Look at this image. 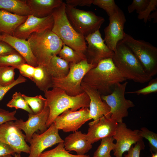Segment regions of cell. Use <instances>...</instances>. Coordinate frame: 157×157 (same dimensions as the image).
Here are the masks:
<instances>
[{
  "mask_svg": "<svg viewBox=\"0 0 157 157\" xmlns=\"http://www.w3.org/2000/svg\"><path fill=\"white\" fill-rule=\"evenodd\" d=\"M126 80L109 58L100 61L95 67L89 70L82 82L100 93L108 95L113 91L115 85Z\"/></svg>",
  "mask_w": 157,
  "mask_h": 157,
  "instance_id": "cell-1",
  "label": "cell"
},
{
  "mask_svg": "<svg viewBox=\"0 0 157 157\" xmlns=\"http://www.w3.org/2000/svg\"><path fill=\"white\" fill-rule=\"evenodd\" d=\"M46 99V105L49 109V115L46 123L48 128L56 118L67 110L76 111L82 108L89 107L90 100L85 92L76 96L67 94L63 90L58 88L44 91Z\"/></svg>",
  "mask_w": 157,
  "mask_h": 157,
  "instance_id": "cell-2",
  "label": "cell"
},
{
  "mask_svg": "<svg viewBox=\"0 0 157 157\" xmlns=\"http://www.w3.org/2000/svg\"><path fill=\"white\" fill-rule=\"evenodd\" d=\"M112 58L117 69L126 79L142 83L151 78L131 49L122 40L117 43Z\"/></svg>",
  "mask_w": 157,
  "mask_h": 157,
  "instance_id": "cell-3",
  "label": "cell"
},
{
  "mask_svg": "<svg viewBox=\"0 0 157 157\" xmlns=\"http://www.w3.org/2000/svg\"><path fill=\"white\" fill-rule=\"evenodd\" d=\"M66 5L63 2L53 10L52 14L54 23L51 31L64 44L85 54L87 47L85 37L77 32L71 24L66 15Z\"/></svg>",
  "mask_w": 157,
  "mask_h": 157,
  "instance_id": "cell-4",
  "label": "cell"
},
{
  "mask_svg": "<svg viewBox=\"0 0 157 157\" xmlns=\"http://www.w3.org/2000/svg\"><path fill=\"white\" fill-rule=\"evenodd\" d=\"M27 40L38 65L46 66L51 58L58 54L64 43L51 30L34 33Z\"/></svg>",
  "mask_w": 157,
  "mask_h": 157,
  "instance_id": "cell-5",
  "label": "cell"
},
{
  "mask_svg": "<svg viewBox=\"0 0 157 157\" xmlns=\"http://www.w3.org/2000/svg\"><path fill=\"white\" fill-rule=\"evenodd\" d=\"M97 65L89 63L87 60L77 63H69V71L65 76L61 78L52 77V88H60L71 96L81 94L84 92L81 86L84 77L89 70Z\"/></svg>",
  "mask_w": 157,
  "mask_h": 157,
  "instance_id": "cell-6",
  "label": "cell"
},
{
  "mask_svg": "<svg viewBox=\"0 0 157 157\" xmlns=\"http://www.w3.org/2000/svg\"><path fill=\"white\" fill-rule=\"evenodd\" d=\"M131 49L146 73L152 77L157 73V48L149 42L136 40L126 34L122 40Z\"/></svg>",
  "mask_w": 157,
  "mask_h": 157,
  "instance_id": "cell-7",
  "label": "cell"
},
{
  "mask_svg": "<svg viewBox=\"0 0 157 157\" xmlns=\"http://www.w3.org/2000/svg\"><path fill=\"white\" fill-rule=\"evenodd\" d=\"M65 11L71 25L85 37L99 30L105 21L104 18L96 15L92 11L78 9L66 5Z\"/></svg>",
  "mask_w": 157,
  "mask_h": 157,
  "instance_id": "cell-8",
  "label": "cell"
},
{
  "mask_svg": "<svg viewBox=\"0 0 157 157\" xmlns=\"http://www.w3.org/2000/svg\"><path fill=\"white\" fill-rule=\"evenodd\" d=\"M127 83V81L118 83L114 86L111 93L101 96L102 100L110 108V118L116 120L118 123L122 122L123 118L128 115V109L135 106L132 101L125 98V91Z\"/></svg>",
  "mask_w": 157,
  "mask_h": 157,
  "instance_id": "cell-9",
  "label": "cell"
},
{
  "mask_svg": "<svg viewBox=\"0 0 157 157\" xmlns=\"http://www.w3.org/2000/svg\"><path fill=\"white\" fill-rule=\"evenodd\" d=\"M58 133V130L53 123L44 132L39 134L35 133L29 141L30 152L28 157H38L46 149L63 142Z\"/></svg>",
  "mask_w": 157,
  "mask_h": 157,
  "instance_id": "cell-10",
  "label": "cell"
},
{
  "mask_svg": "<svg viewBox=\"0 0 157 157\" xmlns=\"http://www.w3.org/2000/svg\"><path fill=\"white\" fill-rule=\"evenodd\" d=\"M89 113L88 108H82L76 111L68 109L57 116L53 123L58 130L65 132H74L91 119Z\"/></svg>",
  "mask_w": 157,
  "mask_h": 157,
  "instance_id": "cell-11",
  "label": "cell"
},
{
  "mask_svg": "<svg viewBox=\"0 0 157 157\" xmlns=\"http://www.w3.org/2000/svg\"><path fill=\"white\" fill-rule=\"evenodd\" d=\"M88 43L85 53L88 62L97 65L104 59L112 58L114 52L105 44L99 30L85 37Z\"/></svg>",
  "mask_w": 157,
  "mask_h": 157,
  "instance_id": "cell-12",
  "label": "cell"
},
{
  "mask_svg": "<svg viewBox=\"0 0 157 157\" xmlns=\"http://www.w3.org/2000/svg\"><path fill=\"white\" fill-rule=\"evenodd\" d=\"M13 121L6 122L0 126V141L11 146L16 153L22 152L29 154V146L26 141V136Z\"/></svg>",
  "mask_w": 157,
  "mask_h": 157,
  "instance_id": "cell-13",
  "label": "cell"
},
{
  "mask_svg": "<svg viewBox=\"0 0 157 157\" xmlns=\"http://www.w3.org/2000/svg\"><path fill=\"white\" fill-rule=\"evenodd\" d=\"M109 19V24L104 29V40L108 47L115 52L117 43L123 40L126 34L124 27L126 20L124 13L119 8Z\"/></svg>",
  "mask_w": 157,
  "mask_h": 157,
  "instance_id": "cell-14",
  "label": "cell"
},
{
  "mask_svg": "<svg viewBox=\"0 0 157 157\" xmlns=\"http://www.w3.org/2000/svg\"><path fill=\"white\" fill-rule=\"evenodd\" d=\"M53 23L52 14L43 18L38 17L31 14L28 15L26 21L16 28L13 36L27 40L33 33L51 30Z\"/></svg>",
  "mask_w": 157,
  "mask_h": 157,
  "instance_id": "cell-15",
  "label": "cell"
},
{
  "mask_svg": "<svg viewBox=\"0 0 157 157\" xmlns=\"http://www.w3.org/2000/svg\"><path fill=\"white\" fill-rule=\"evenodd\" d=\"M139 130L128 128L123 122L118 123L115 133L113 136L116 141L113 150L115 157H123V153L128 151L133 144L143 140L139 134Z\"/></svg>",
  "mask_w": 157,
  "mask_h": 157,
  "instance_id": "cell-16",
  "label": "cell"
},
{
  "mask_svg": "<svg viewBox=\"0 0 157 157\" xmlns=\"http://www.w3.org/2000/svg\"><path fill=\"white\" fill-rule=\"evenodd\" d=\"M49 113V107L46 106L43 110L38 114H28V119L26 121L22 119H17L15 124L25 133L26 141L28 142L33 133L39 131L40 133L44 132L47 129L46 123Z\"/></svg>",
  "mask_w": 157,
  "mask_h": 157,
  "instance_id": "cell-17",
  "label": "cell"
},
{
  "mask_svg": "<svg viewBox=\"0 0 157 157\" xmlns=\"http://www.w3.org/2000/svg\"><path fill=\"white\" fill-rule=\"evenodd\" d=\"M118 124L116 120L105 116L90 122L88 124L86 138L92 144L102 138L113 137L115 133Z\"/></svg>",
  "mask_w": 157,
  "mask_h": 157,
  "instance_id": "cell-18",
  "label": "cell"
},
{
  "mask_svg": "<svg viewBox=\"0 0 157 157\" xmlns=\"http://www.w3.org/2000/svg\"><path fill=\"white\" fill-rule=\"evenodd\" d=\"M81 86L90 99L89 116L90 119L96 121L103 116L110 118V108L105 101H102L100 93L82 82Z\"/></svg>",
  "mask_w": 157,
  "mask_h": 157,
  "instance_id": "cell-19",
  "label": "cell"
},
{
  "mask_svg": "<svg viewBox=\"0 0 157 157\" xmlns=\"http://www.w3.org/2000/svg\"><path fill=\"white\" fill-rule=\"evenodd\" d=\"M0 41L4 42L13 47L22 56L27 64L34 67L38 64L32 52L27 40L21 39L8 35H1Z\"/></svg>",
  "mask_w": 157,
  "mask_h": 157,
  "instance_id": "cell-20",
  "label": "cell"
},
{
  "mask_svg": "<svg viewBox=\"0 0 157 157\" xmlns=\"http://www.w3.org/2000/svg\"><path fill=\"white\" fill-rule=\"evenodd\" d=\"M65 149L68 151H74L78 155H84L92 148V144L86 138V134L76 131L65 137L64 140Z\"/></svg>",
  "mask_w": 157,
  "mask_h": 157,
  "instance_id": "cell-21",
  "label": "cell"
},
{
  "mask_svg": "<svg viewBox=\"0 0 157 157\" xmlns=\"http://www.w3.org/2000/svg\"><path fill=\"white\" fill-rule=\"evenodd\" d=\"M27 16H20L4 10H0V35L13 36L16 28L26 21Z\"/></svg>",
  "mask_w": 157,
  "mask_h": 157,
  "instance_id": "cell-22",
  "label": "cell"
},
{
  "mask_svg": "<svg viewBox=\"0 0 157 157\" xmlns=\"http://www.w3.org/2000/svg\"><path fill=\"white\" fill-rule=\"evenodd\" d=\"M63 2L61 0H26L31 14L39 18H43L52 14L56 8Z\"/></svg>",
  "mask_w": 157,
  "mask_h": 157,
  "instance_id": "cell-23",
  "label": "cell"
},
{
  "mask_svg": "<svg viewBox=\"0 0 157 157\" xmlns=\"http://www.w3.org/2000/svg\"><path fill=\"white\" fill-rule=\"evenodd\" d=\"M3 10L20 16L31 14L26 0H0V10Z\"/></svg>",
  "mask_w": 157,
  "mask_h": 157,
  "instance_id": "cell-24",
  "label": "cell"
},
{
  "mask_svg": "<svg viewBox=\"0 0 157 157\" xmlns=\"http://www.w3.org/2000/svg\"><path fill=\"white\" fill-rule=\"evenodd\" d=\"M46 67L51 76L55 78L65 76L69 69V63L57 55L51 58Z\"/></svg>",
  "mask_w": 157,
  "mask_h": 157,
  "instance_id": "cell-25",
  "label": "cell"
},
{
  "mask_svg": "<svg viewBox=\"0 0 157 157\" xmlns=\"http://www.w3.org/2000/svg\"><path fill=\"white\" fill-rule=\"evenodd\" d=\"M32 81L40 90L44 92L53 87L52 77L46 67L43 65H38L35 67Z\"/></svg>",
  "mask_w": 157,
  "mask_h": 157,
  "instance_id": "cell-26",
  "label": "cell"
},
{
  "mask_svg": "<svg viewBox=\"0 0 157 157\" xmlns=\"http://www.w3.org/2000/svg\"><path fill=\"white\" fill-rule=\"evenodd\" d=\"M58 55L69 63H77L87 60L85 54L79 53L64 44Z\"/></svg>",
  "mask_w": 157,
  "mask_h": 157,
  "instance_id": "cell-27",
  "label": "cell"
},
{
  "mask_svg": "<svg viewBox=\"0 0 157 157\" xmlns=\"http://www.w3.org/2000/svg\"><path fill=\"white\" fill-rule=\"evenodd\" d=\"M113 137H106L101 139V143L94 153L93 157H112L110 154L115 147Z\"/></svg>",
  "mask_w": 157,
  "mask_h": 157,
  "instance_id": "cell-28",
  "label": "cell"
},
{
  "mask_svg": "<svg viewBox=\"0 0 157 157\" xmlns=\"http://www.w3.org/2000/svg\"><path fill=\"white\" fill-rule=\"evenodd\" d=\"M38 157H90L87 155H75L70 154L64 148L63 142L58 143L54 148L42 153Z\"/></svg>",
  "mask_w": 157,
  "mask_h": 157,
  "instance_id": "cell-29",
  "label": "cell"
},
{
  "mask_svg": "<svg viewBox=\"0 0 157 157\" xmlns=\"http://www.w3.org/2000/svg\"><path fill=\"white\" fill-rule=\"evenodd\" d=\"M22 97L30 107L34 114L40 113L44 108L46 99L41 95L35 97H30L22 94Z\"/></svg>",
  "mask_w": 157,
  "mask_h": 157,
  "instance_id": "cell-30",
  "label": "cell"
},
{
  "mask_svg": "<svg viewBox=\"0 0 157 157\" xmlns=\"http://www.w3.org/2000/svg\"><path fill=\"white\" fill-rule=\"evenodd\" d=\"M26 63L25 59L17 52L0 56V67L11 66L15 69L17 67Z\"/></svg>",
  "mask_w": 157,
  "mask_h": 157,
  "instance_id": "cell-31",
  "label": "cell"
},
{
  "mask_svg": "<svg viewBox=\"0 0 157 157\" xmlns=\"http://www.w3.org/2000/svg\"><path fill=\"white\" fill-rule=\"evenodd\" d=\"M6 106L9 108L23 109L27 112L29 114H33L20 92H15L13 95L12 99L7 104Z\"/></svg>",
  "mask_w": 157,
  "mask_h": 157,
  "instance_id": "cell-32",
  "label": "cell"
},
{
  "mask_svg": "<svg viewBox=\"0 0 157 157\" xmlns=\"http://www.w3.org/2000/svg\"><path fill=\"white\" fill-rule=\"evenodd\" d=\"M15 69L11 66L0 67V86H9L15 81Z\"/></svg>",
  "mask_w": 157,
  "mask_h": 157,
  "instance_id": "cell-33",
  "label": "cell"
},
{
  "mask_svg": "<svg viewBox=\"0 0 157 157\" xmlns=\"http://www.w3.org/2000/svg\"><path fill=\"white\" fill-rule=\"evenodd\" d=\"M139 134L143 138L148 140L151 151L157 153V134L145 127H142L139 130Z\"/></svg>",
  "mask_w": 157,
  "mask_h": 157,
  "instance_id": "cell-34",
  "label": "cell"
},
{
  "mask_svg": "<svg viewBox=\"0 0 157 157\" xmlns=\"http://www.w3.org/2000/svg\"><path fill=\"white\" fill-rule=\"evenodd\" d=\"M92 4L105 11L109 17L114 14L119 8L114 0H93Z\"/></svg>",
  "mask_w": 157,
  "mask_h": 157,
  "instance_id": "cell-35",
  "label": "cell"
},
{
  "mask_svg": "<svg viewBox=\"0 0 157 157\" xmlns=\"http://www.w3.org/2000/svg\"><path fill=\"white\" fill-rule=\"evenodd\" d=\"M150 0H133L128 6L127 10L129 13L136 10L138 14L143 11L148 5Z\"/></svg>",
  "mask_w": 157,
  "mask_h": 157,
  "instance_id": "cell-36",
  "label": "cell"
},
{
  "mask_svg": "<svg viewBox=\"0 0 157 157\" xmlns=\"http://www.w3.org/2000/svg\"><path fill=\"white\" fill-rule=\"evenodd\" d=\"M157 0H150L148 5L145 10L138 14V18L139 19H143L146 24L148 21V17L152 11L157 10Z\"/></svg>",
  "mask_w": 157,
  "mask_h": 157,
  "instance_id": "cell-37",
  "label": "cell"
},
{
  "mask_svg": "<svg viewBox=\"0 0 157 157\" xmlns=\"http://www.w3.org/2000/svg\"><path fill=\"white\" fill-rule=\"evenodd\" d=\"M157 92V80L156 78L150 82L147 86L140 89L133 91L126 92V93H135L138 95L140 94L147 95Z\"/></svg>",
  "mask_w": 157,
  "mask_h": 157,
  "instance_id": "cell-38",
  "label": "cell"
},
{
  "mask_svg": "<svg viewBox=\"0 0 157 157\" xmlns=\"http://www.w3.org/2000/svg\"><path fill=\"white\" fill-rule=\"evenodd\" d=\"M145 147L143 140L139 141L134 146L133 145L131 147L127 154H125L124 157H140V151L144 149Z\"/></svg>",
  "mask_w": 157,
  "mask_h": 157,
  "instance_id": "cell-39",
  "label": "cell"
},
{
  "mask_svg": "<svg viewBox=\"0 0 157 157\" xmlns=\"http://www.w3.org/2000/svg\"><path fill=\"white\" fill-rule=\"evenodd\" d=\"M35 67L25 63L19 66L15 69L19 70L22 76L27 77L32 81L34 74Z\"/></svg>",
  "mask_w": 157,
  "mask_h": 157,
  "instance_id": "cell-40",
  "label": "cell"
},
{
  "mask_svg": "<svg viewBox=\"0 0 157 157\" xmlns=\"http://www.w3.org/2000/svg\"><path fill=\"white\" fill-rule=\"evenodd\" d=\"M16 113V110L10 112L0 108V126L7 122L17 120V119L15 116Z\"/></svg>",
  "mask_w": 157,
  "mask_h": 157,
  "instance_id": "cell-41",
  "label": "cell"
},
{
  "mask_svg": "<svg viewBox=\"0 0 157 157\" xmlns=\"http://www.w3.org/2000/svg\"><path fill=\"white\" fill-rule=\"evenodd\" d=\"M26 81V79L20 74L18 78L10 85L6 87L0 86V101L11 88L17 85L25 82Z\"/></svg>",
  "mask_w": 157,
  "mask_h": 157,
  "instance_id": "cell-42",
  "label": "cell"
},
{
  "mask_svg": "<svg viewBox=\"0 0 157 157\" xmlns=\"http://www.w3.org/2000/svg\"><path fill=\"white\" fill-rule=\"evenodd\" d=\"M17 153L14 149L9 145L0 141V157L10 155L13 156Z\"/></svg>",
  "mask_w": 157,
  "mask_h": 157,
  "instance_id": "cell-43",
  "label": "cell"
},
{
  "mask_svg": "<svg viewBox=\"0 0 157 157\" xmlns=\"http://www.w3.org/2000/svg\"><path fill=\"white\" fill-rule=\"evenodd\" d=\"M93 0H66V5L73 7L77 6H90L92 4Z\"/></svg>",
  "mask_w": 157,
  "mask_h": 157,
  "instance_id": "cell-44",
  "label": "cell"
},
{
  "mask_svg": "<svg viewBox=\"0 0 157 157\" xmlns=\"http://www.w3.org/2000/svg\"><path fill=\"white\" fill-rule=\"evenodd\" d=\"M17 51L6 42L0 41V56H5Z\"/></svg>",
  "mask_w": 157,
  "mask_h": 157,
  "instance_id": "cell-45",
  "label": "cell"
},
{
  "mask_svg": "<svg viewBox=\"0 0 157 157\" xmlns=\"http://www.w3.org/2000/svg\"><path fill=\"white\" fill-rule=\"evenodd\" d=\"M157 10L155 11L154 13L151 14L149 15L148 21L152 19H154L155 22H157Z\"/></svg>",
  "mask_w": 157,
  "mask_h": 157,
  "instance_id": "cell-46",
  "label": "cell"
},
{
  "mask_svg": "<svg viewBox=\"0 0 157 157\" xmlns=\"http://www.w3.org/2000/svg\"><path fill=\"white\" fill-rule=\"evenodd\" d=\"M21 155L20 154H17L15 155L14 156H13L12 155H8L5 156L4 157H20Z\"/></svg>",
  "mask_w": 157,
  "mask_h": 157,
  "instance_id": "cell-47",
  "label": "cell"
},
{
  "mask_svg": "<svg viewBox=\"0 0 157 157\" xmlns=\"http://www.w3.org/2000/svg\"><path fill=\"white\" fill-rule=\"evenodd\" d=\"M152 156L150 157H157V153H153L151 151Z\"/></svg>",
  "mask_w": 157,
  "mask_h": 157,
  "instance_id": "cell-48",
  "label": "cell"
},
{
  "mask_svg": "<svg viewBox=\"0 0 157 157\" xmlns=\"http://www.w3.org/2000/svg\"><path fill=\"white\" fill-rule=\"evenodd\" d=\"M1 35H0V40H1Z\"/></svg>",
  "mask_w": 157,
  "mask_h": 157,
  "instance_id": "cell-49",
  "label": "cell"
}]
</instances>
